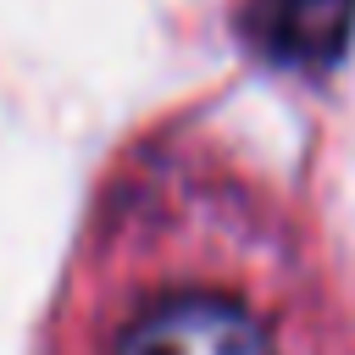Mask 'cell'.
<instances>
[{"label": "cell", "mask_w": 355, "mask_h": 355, "mask_svg": "<svg viewBox=\"0 0 355 355\" xmlns=\"http://www.w3.org/2000/svg\"><path fill=\"white\" fill-rule=\"evenodd\" d=\"M116 355H277L266 322L216 288H183L144 305L122 338Z\"/></svg>", "instance_id": "cell-1"}, {"label": "cell", "mask_w": 355, "mask_h": 355, "mask_svg": "<svg viewBox=\"0 0 355 355\" xmlns=\"http://www.w3.org/2000/svg\"><path fill=\"white\" fill-rule=\"evenodd\" d=\"M239 28L272 67L322 72L355 33V0H244Z\"/></svg>", "instance_id": "cell-2"}]
</instances>
